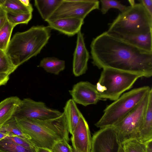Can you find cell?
<instances>
[{
	"mask_svg": "<svg viewBox=\"0 0 152 152\" xmlns=\"http://www.w3.org/2000/svg\"><path fill=\"white\" fill-rule=\"evenodd\" d=\"M93 64L150 77L152 52L141 49L105 32L93 39L91 45Z\"/></svg>",
	"mask_w": 152,
	"mask_h": 152,
	"instance_id": "obj_1",
	"label": "cell"
},
{
	"mask_svg": "<svg viewBox=\"0 0 152 152\" xmlns=\"http://www.w3.org/2000/svg\"><path fill=\"white\" fill-rule=\"evenodd\" d=\"M14 117L22 131L30 137L28 140L37 148L50 150L57 142L69 140V132L63 112L58 117L47 120Z\"/></svg>",
	"mask_w": 152,
	"mask_h": 152,
	"instance_id": "obj_2",
	"label": "cell"
},
{
	"mask_svg": "<svg viewBox=\"0 0 152 152\" xmlns=\"http://www.w3.org/2000/svg\"><path fill=\"white\" fill-rule=\"evenodd\" d=\"M50 36L51 29L48 26H33L25 31L16 33L5 52L12 63L18 67L39 54Z\"/></svg>",
	"mask_w": 152,
	"mask_h": 152,
	"instance_id": "obj_3",
	"label": "cell"
},
{
	"mask_svg": "<svg viewBox=\"0 0 152 152\" xmlns=\"http://www.w3.org/2000/svg\"><path fill=\"white\" fill-rule=\"evenodd\" d=\"M152 31V17L140 3L128 6L109 24L106 31L110 34L134 35Z\"/></svg>",
	"mask_w": 152,
	"mask_h": 152,
	"instance_id": "obj_4",
	"label": "cell"
},
{
	"mask_svg": "<svg viewBox=\"0 0 152 152\" xmlns=\"http://www.w3.org/2000/svg\"><path fill=\"white\" fill-rule=\"evenodd\" d=\"M151 88L145 86L132 90L122 95L107 106L95 124L100 129L113 126L124 118L149 92Z\"/></svg>",
	"mask_w": 152,
	"mask_h": 152,
	"instance_id": "obj_5",
	"label": "cell"
},
{
	"mask_svg": "<svg viewBox=\"0 0 152 152\" xmlns=\"http://www.w3.org/2000/svg\"><path fill=\"white\" fill-rule=\"evenodd\" d=\"M102 69L96 85L101 99L117 100L142 77L137 74L114 69Z\"/></svg>",
	"mask_w": 152,
	"mask_h": 152,
	"instance_id": "obj_6",
	"label": "cell"
},
{
	"mask_svg": "<svg viewBox=\"0 0 152 152\" xmlns=\"http://www.w3.org/2000/svg\"><path fill=\"white\" fill-rule=\"evenodd\" d=\"M150 92L127 115L113 126L121 144L136 138L139 132L144 119Z\"/></svg>",
	"mask_w": 152,
	"mask_h": 152,
	"instance_id": "obj_7",
	"label": "cell"
},
{
	"mask_svg": "<svg viewBox=\"0 0 152 152\" xmlns=\"http://www.w3.org/2000/svg\"><path fill=\"white\" fill-rule=\"evenodd\" d=\"M97 0H62L47 22L64 18H74L84 20L92 11L99 9Z\"/></svg>",
	"mask_w": 152,
	"mask_h": 152,
	"instance_id": "obj_8",
	"label": "cell"
},
{
	"mask_svg": "<svg viewBox=\"0 0 152 152\" xmlns=\"http://www.w3.org/2000/svg\"><path fill=\"white\" fill-rule=\"evenodd\" d=\"M63 113L57 109L47 107L41 101H35L30 98L21 100L13 116L16 118L47 120L56 118Z\"/></svg>",
	"mask_w": 152,
	"mask_h": 152,
	"instance_id": "obj_9",
	"label": "cell"
},
{
	"mask_svg": "<svg viewBox=\"0 0 152 152\" xmlns=\"http://www.w3.org/2000/svg\"><path fill=\"white\" fill-rule=\"evenodd\" d=\"M121 144L113 126L100 129L92 137L91 152H118Z\"/></svg>",
	"mask_w": 152,
	"mask_h": 152,
	"instance_id": "obj_10",
	"label": "cell"
},
{
	"mask_svg": "<svg viewBox=\"0 0 152 152\" xmlns=\"http://www.w3.org/2000/svg\"><path fill=\"white\" fill-rule=\"evenodd\" d=\"M69 92L76 103L84 106L96 104L101 99L96 85L88 81L77 83Z\"/></svg>",
	"mask_w": 152,
	"mask_h": 152,
	"instance_id": "obj_11",
	"label": "cell"
},
{
	"mask_svg": "<svg viewBox=\"0 0 152 152\" xmlns=\"http://www.w3.org/2000/svg\"><path fill=\"white\" fill-rule=\"evenodd\" d=\"M71 138L73 148L78 152H91L92 137L89 126L81 113Z\"/></svg>",
	"mask_w": 152,
	"mask_h": 152,
	"instance_id": "obj_12",
	"label": "cell"
},
{
	"mask_svg": "<svg viewBox=\"0 0 152 152\" xmlns=\"http://www.w3.org/2000/svg\"><path fill=\"white\" fill-rule=\"evenodd\" d=\"M89 57L83 34L80 31L77 33L76 47L73 54L72 71L75 76H79L86 73Z\"/></svg>",
	"mask_w": 152,
	"mask_h": 152,
	"instance_id": "obj_13",
	"label": "cell"
},
{
	"mask_svg": "<svg viewBox=\"0 0 152 152\" xmlns=\"http://www.w3.org/2000/svg\"><path fill=\"white\" fill-rule=\"evenodd\" d=\"M51 29L56 30L68 36L74 35L80 31L84 20L74 18L58 19L48 22Z\"/></svg>",
	"mask_w": 152,
	"mask_h": 152,
	"instance_id": "obj_14",
	"label": "cell"
},
{
	"mask_svg": "<svg viewBox=\"0 0 152 152\" xmlns=\"http://www.w3.org/2000/svg\"><path fill=\"white\" fill-rule=\"evenodd\" d=\"M109 34L141 49L152 52V31L146 34L134 35Z\"/></svg>",
	"mask_w": 152,
	"mask_h": 152,
	"instance_id": "obj_15",
	"label": "cell"
},
{
	"mask_svg": "<svg viewBox=\"0 0 152 152\" xmlns=\"http://www.w3.org/2000/svg\"><path fill=\"white\" fill-rule=\"evenodd\" d=\"M21 101L17 96H11L0 102V129L13 116Z\"/></svg>",
	"mask_w": 152,
	"mask_h": 152,
	"instance_id": "obj_16",
	"label": "cell"
},
{
	"mask_svg": "<svg viewBox=\"0 0 152 152\" xmlns=\"http://www.w3.org/2000/svg\"><path fill=\"white\" fill-rule=\"evenodd\" d=\"M145 142L152 139V90L149 94L148 105L142 127L136 138Z\"/></svg>",
	"mask_w": 152,
	"mask_h": 152,
	"instance_id": "obj_17",
	"label": "cell"
},
{
	"mask_svg": "<svg viewBox=\"0 0 152 152\" xmlns=\"http://www.w3.org/2000/svg\"><path fill=\"white\" fill-rule=\"evenodd\" d=\"M63 113L69 133L72 135L79 122L82 113L78 108L76 103L72 99H69L66 102Z\"/></svg>",
	"mask_w": 152,
	"mask_h": 152,
	"instance_id": "obj_18",
	"label": "cell"
},
{
	"mask_svg": "<svg viewBox=\"0 0 152 152\" xmlns=\"http://www.w3.org/2000/svg\"><path fill=\"white\" fill-rule=\"evenodd\" d=\"M62 1V0H35L34 5L42 18L46 21Z\"/></svg>",
	"mask_w": 152,
	"mask_h": 152,
	"instance_id": "obj_19",
	"label": "cell"
},
{
	"mask_svg": "<svg viewBox=\"0 0 152 152\" xmlns=\"http://www.w3.org/2000/svg\"><path fill=\"white\" fill-rule=\"evenodd\" d=\"M39 66L47 72L58 75L65 67L64 61L54 57H46L40 61Z\"/></svg>",
	"mask_w": 152,
	"mask_h": 152,
	"instance_id": "obj_20",
	"label": "cell"
},
{
	"mask_svg": "<svg viewBox=\"0 0 152 152\" xmlns=\"http://www.w3.org/2000/svg\"><path fill=\"white\" fill-rule=\"evenodd\" d=\"M2 9L7 13L12 14L32 13V6H26L20 0H5L1 5Z\"/></svg>",
	"mask_w": 152,
	"mask_h": 152,
	"instance_id": "obj_21",
	"label": "cell"
},
{
	"mask_svg": "<svg viewBox=\"0 0 152 152\" xmlns=\"http://www.w3.org/2000/svg\"><path fill=\"white\" fill-rule=\"evenodd\" d=\"M0 152H37V148L20 145L5 139L0 141Z\"/></svg>",
	"mask_w": 152,
	"mask_h": 152,
	"instance_id": "obj_22",
	"label": "cell"
},
{
	"mask_svg": "<svg viewBox=\"0 0 152 152\" xmlns=\"http://www.w3.org/2000/svg\"><path fill=\"white\" fill-rule=\"evenodd\" d=\"M15 26L8 21L0 30V49L5 51L10 40L13 28Z\"/></svg>",
	"mask_w": 152,
	"mask_h": 152,
	"instance_id": "obj_23",
	"label": "cell"
},
{
	"mask_svg": "<svg viewBox=\"0 0 152 152\" xmlns=\"http://www.w3.org/2000/svg\"><path fill=\"white\" fill-rule=\"evenodd\" d=\"M17 68L12 62L5 52L0 49V74L10 75Z\"/></svg>",
	"mask_w": 152,
	"mask_h": 152,
	"instance_id": "obj_24",
	"label": "cell"
},
{
	"mask_svg": "<svg viewBox=\"0 0 152 152\" xmlns=\"http://www.w3.org/2000/svg\"><path fill=\"white\" fill-rule=\"evenodd\" d=\"M121 145L125 152H146L145 142L135 138L128 140Z\"/></svg>",
	"mask_w": 152,
	"mask_h": 152,
	"instance_id": "obj_25",
	"label": "cell"
},
{
	"mask_svg": "<svg viewBox=\"0 0 152 152\" xmlns=\"http://www.w3.org/2000/svg\"><path fill=\"white\" fill-rule=\"evenodd\" d=\"M0 130L13 133L28 140L30 139V137L25 134L18 126L13 116L0 129Z\"/></svg>",
	"mask_w": 152,
	"mask_h": 152,
	"instance_id": "obj_26",
	"label": "cell"
},
{
	"mask_svg": "<svg viewBox=\"0 0 152 152\" xmlns=\"http://www.w3.org/2000/svg\"><path fill=\"white\" fill-rule=\"evenodd\" d=\"M7 21L16 26L20 24H27L32 18V13L12 14L7 12Z\"/></svg>",
	"mask_w": 152,
	"mask_h": 152,
	"instance_id": "obj_27",
	"label": "cell"
},
{
	"mask_svg": "<svg viewBox=\"0 0 152 152\" xmlns=\"http://www.w3.org/2000/svg\"><path fill=\"white\" fill-rule=\"evenodd\" d=\"M101 11L103 14H106L111 8L118 9L121 12L125 11L128 6L123 5L119 1L112 0H101Z\"/></svg>",
	"mask_w": 152,
	"mask_h": 152,
	"instance_id": "obj_28",
	"label": "cell"
},
{
	"mask_svg": "<svg viewBox=\"0 0 152 152\" xmlns=\"http://www.w3.org/2000/svg\"><path fill=\"white\" fill-rule=\"evenodd\" d=\"M68 142L65 139L60 140L53 145L50 151L52 152H73V148Z\"/></svg>",
	"mask_w": 152,
	"mask_h": 152,
	"instance_id": "obj_29",
	"label": "cell"
},
{
	"mask_svg": "<svg viewBox=\"0 0 152 152\" xmlns=\"http://www.w3.org/2000/svg\"><path fill=\"white\" fill-rule=\"evenodd\" d=\"M4 139L23 146L31 148L35 147L28 139L12 133H10L9 136Z\"/></svg>",
	"mask_w": 152,
	"mask_h": 152,
	"instance_id": "obj_30",
	"label": "cell"
},
{
	"mask_svg": "<svg viewBox=\"0 0 152 152\" xmlns=\"http://www.w3.org/2000/svg\"><path fill=\"white\" fill-rule=\"evenodd\" d=\"M139 1L144 6L149 15L152 17V0H140Z\"/></svg>",
	"mask_w": 152,
	"mask_h": 152,
	"instance_id": "obj_31",
	"label": "cell"
},
{
	"mask_svg": "<svg viewBox=\"0 0 152 152\" xmlns=\"http://www.w3.org/2000/svg\"><path fill=\"white\" fill-rule=\"evenodd\" d=\"M7 21V12L0 5V30Z\"/></svg>",
	"mask_w": 152,
	"mask_h": 152,
	"instance_id": "obj_32",
	"label": "cell"
},
{
	"mask_svg": "<svg viewBox=\"0 0 152 152\" xmlns=\"http://www.w3.org/2000/svg\"><path fill=\"white\" fill-rule=\"evenodd\" d=\"M9 79V75L0 74V86L5 85Z\"/></svg>",
	"mask_w": 152,
	"mask_h": 152,
	"instance_id": "obj_33",
	"label": "cell"
},
{
	"mask_svg": "<svg viewBox=\"0 0 152 152\" xmlns=\"http://www.w3.org/2000/svg\"><path fill=\"white\" fill-rule=\"evenodd\" d=\"M145 142L146 146V152H152V139Z\"/></svg>",
	"mask_w": 152,
	"mask_h": 152,
	"instance_id": "obj_34",
	"label": "cell"
},
{
	"mask_svg": "<svg viewBox=\"0 0 152 152\" xmlns=\"http://www.w3.org/2000/svg\"><path fill=\"white\" fill-rule=\"evenodd\" d=\"M10 132L0 130V139H3L9 136Z\"/></svg>",
	"mask_w": 152,
	"mask_h": 152,
	"instance_id": "obj_35",
	"label": "cell"
},
{
	"mask_svg": "<svg viewBox=\"0 0 152 152\" xmlns=\"http://www.w3.org/2000/svg\"><path fill=\"white\" fill-rule=\"evenodd\" d=\"M37 152H52L50 150L43 148H37Z\"/></svg>",
	"mask_w": 152,
	"mask_h": 152,
	"instance_id": "obj_36",
	"label": "cell"
},
{
	"mask_svg": "<svg viewBox=\"0 0 152 152\" xmlns=\"http://www.w3.org/2000/svg\"><path fill=\"white\" fill-rule=\"evenodd\" d=\"M25 5L28 7L32 6L30 2V1L28 0H20Z\"/></svg>",
	"mask_w": 152,
	"mask_h": 152,
	"instance_id": "obj_37",
	"label": "cell"
},
{
	"mask_svg": "<svg viewBox=\"0 0 152 152\" xmlns=\"http://www.w3.org/2000/svg\"><path fill=\"white\" fill-rule=\"evenodd\" d=\"M118 152H125L121 146H120Z\"/></svg>",
	"mask_w": 152,
	"mask_h": 152,
	"instance_id": "obj_38",
	"label": "cell"
},
{
	"mask_svg": "<svg viewBox=\"0 0 152 152\" xmlns=\"http://www.w3.org/2000/svg\"><path fill=\"white\" fill-rule=\"evenodd\" d=\"M73 152H78V151H77L75 149H74V148H73Z\"/></svg>",
	"mask_w": 152,
	"mask_h": 152,
	"instance_id": "obj_39",
	"label": "cell"
},
{
	"mask_svg": "<svg viewBox=\"0 0 152 152\" xmlns=\"http://www.w3.org/2000/svg\"><path fill=\"white\" fill-rule=\"evenodd\" d=\"M2 140V139H0V141H1Z\"/></svg>",
	"mask_w": 152,
	"mask_h": 152,
	"instance_id": "obj_40",
	"label": "cell"
}]
</instances>
